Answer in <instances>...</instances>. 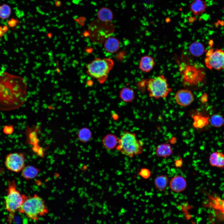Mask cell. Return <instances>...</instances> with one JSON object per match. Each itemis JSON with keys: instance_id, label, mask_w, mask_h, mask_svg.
<instances>
[{"instance_id": "8992f818", "label": "cell", "mask_w": 224, "mask_h": 224, "mask_svg": "<svg viewBox=\"0 0 224 224\" xmlns=\"http://www.w3.org/2000/svg\"><path fill=\"white\" fill-rule=\"evenodd\" d=\"M146 85L149 97L156 99L166 98L172 91L167 79L162 75L149 79Z\"/></svg>"}, {"instance_id": "30bf717a", "label": "cell", "mask_w": 224, "mask_h": 224, "mask_svg": "<svg viewBox=\"0 0 224 224\" xmlns=\"http://www.w3.org/2000/svg\"><path fill=\"white\" fill-rule=\"evenodd\" d=\"M175 99L178 104L185 107L193 102L194 97L191 90L185 88L178 91L175 95Z\"/></svg>"}, {"instance_id": "f546056e", "label": "cell", "mask_w": 224, "mask_h": 224, "mask_svg": "<svg viewBox=\"0 0 224 224\" xmlns=\"http://www.w3.org/2000/svg\"><path fill=\"white\" fill-rule=\"evenodd\" d=\"M33 151L38 156L40 157L44 156V149L41 147L38 146L32 147V148Z\"/></svg>"}, {"instance_id": "9a60e30c", "label": "cell", "mask_w": 224, "mask_h": 224, "mask_svg": "<svg viewBox=\"0 0 224 224\" xmlns=\"http://www.w3.org/2000/svg\"><path fill=\"white\" fill-rule=\"evenodd\" d=\"M120 46L119 41L114 37L110 36L108 37L104 42V47L105 50L110 53H116L119 50Z\"/></svg>"}, {"instance_id": "3957f363", "label": "cell", "mask_w": 224, "mask_h": 224, "mask_svg": "<svg viewBox=\"0 0 224 224\" xmlns=\"http://www.w3.org/2000/svg\"><path fill=\"white\" fill-rule=\"evenodd\" d=\"M18 211L25 214L28 218L35 221H38L40 217L49 212L44 200L36 194L32 197L28 196Z\"/></svg>"}, {"instance_id": "83f0119b", "label": "cell", "mask_w": 224, "mask_h": 224, "mask_svg": "<svg viewBox=\"0 0 224 224\" xmlns=\"http://www.w3.org/2000/svg\"><path fill=\"white\" fill-rule=\"evenodd\" d=\"M11 13V9L10 6L3 4L0 6V18L3 19H6L10 16Z\"/></svg>"}, {"instance_id": "e575fe53", "label": "cell", "mask_w": 224, "mask_h": 224, "mask_svg": "<svg viewBox=\"0 0 224 224\" xmlns=\"http://www.w3.org/2000/svg\"><path fill=\"white\" fill-rule=\"evenodd\" d=\"M48 36L49 37V38L51 37L52 36V34L50 33H49V34H48Z\"/></svg>"}, {"instance_id": "6da1fadb", "label": "cell", "mask_w": 224, "mask_h": 224, "mask_svg": "<svg viewBox=\"0 0 224 224\" xmlns=\"http://www.w3.org/2000/svg\"><path fill=\"white\" fill-rule=\"evenodd\" d=\"M27 89L23 78L0 72V110L10 111L21 107L27 100Z\"/></svg>"}, {"instance_id": "52a82bcc", "label": "cell", "mask_w": 224, "mask_h": 224, "mask_svg": "<svg viewBox=\"0 0 224 224\" xmlns=\"http://www.w3.org/2000/svg\"><path fill=\"white\" fill-rule=\"evenodd\" d=\"M8 185L7 193L5 201V207L10 213H14L18 210L28 196L21 194L16 189L14 180L9 181Z\"/></svg>"}, {"instance_id": "277c9868", "label": "cell", "mask_w": 224, "mask_h": 224, "mask_svg": "<svg viewBox=\"0 0 224 224\" xmlns=\"http://www.w3.org/2000/svg\"><path fill=\"white\" fill-rule=\"evenodd\" d=\"M205 81L204 70L196 65L187 66L181 78L182 84L185 88L191 91L201 88L204 84Z\"/></svg>"}, {"instance_id": "ac0fdd59", "label": "cell", "mask_w": 224, "mask_h": 224, "mask_svg": "<svg viewBox=\"0 0 224 224\" xmlns=\"http://www.w3.org/2000/svg\"><path fill=\"white\" fill-rule=\"evenodd\" d=\"M173 153L171 147L168 143H163L158 145L156 149V154L159 157L166 158L170 156Z\"/></svg>"}, {"instance_id": "e0dca14e", "label": "cell", "mask_w": 224, "mask_h": 224, "mask_svg": "<svg viewBox=\"0 0 224 224\" xmlns=\"http://www.w3.org/2000/svg\"><path fill=\"white\" fill-rule=\"evenodd\" d=\"M210 165L220 168L224 167V154L218 152H214L210 155L209 158Z\"/></svg>"}, {"instance_id": "ba28073f", "label": "cell", "mask_w": 224, "mask_h": 224, "mask_svg": "<svg viewBox=\"0 0 224 224\" xmlns=\"http://www.w3.org/2000/svg\"><path fill=\"white\" fill-rule=\"evenodd\" d=\"M204 63L210 70L224 69V51L221 49H209L206 53Z\"/></svg>"}, {"instance_id": "7a4b0ae2", "label": "cell", "mask_w": 224, "mask_h": 224, "mask_svg": "<svg viewBox=\"0 0 224 224\" xmlns=\"http://www.w3.org/2000/svg\"><path fill=\"white\" fill-rule=\"evenodd\" d=\"M143 142L137 139L134 133L125 131L122 133L118 140L116 149L122 154L133 157L143 153Z\"/></svg>"}, {"instance_id": "d6986e66", "label": "cell", "mask_w": 224, "mask_h": 224, "mask_svg": "<svg viewBox=\"0 0 224 224\" xmlns=\"http://www.w3.org/2000/svg\"><path fill=\"white\" fill-rule=\"evenodd\" d=\"M192 118L194 120L193 125L196 128H202L209 124L210 118L208 116L198 114L194 115Z\"/></svg>"}, {"instance_id": "836d02e7", "label": "cell", "mask_w": 224, "mask_h": 224, "mask_svg": "<svg viewBox=\"0 0 224 224\" xmlns=\"http://www.w3.org/2000/svg\"><path fill=\"white\" fill-rule=\"evenodd\" d=\"M61 2L59 0H57L55 2V5L57 7H59L61 6Z\"/></svg>"}, {"instance_id": "44dd1931", "label": "cell", "mask_w": 224, "mask_h": 224, "mask_svg": "<svg viewBox=\"0 0 224 224\" xmlns=\"http://www.w3.org/2000/svg\"><path fill=\"white\" fill-rule=\"evenodd\" d=\"M98 19L105 22H110L113 18V15L110 9L108 8H101L97 12Z\"/></svg>"}, {"instance_id": "5bb4252c", "label": "cell", "mask_w": 224, "mask_h": 224, "mask_svg": "<svg viewBox=\"0 0 224 224\" xmlns=\"http://www.w3.org/2000/svg\"><path fill=\"white\" fill-rule=\"evenodd\" d=\"M190 10L194 16H198L205 12L207 6L203 0H194L189 5Z\"/></svg>"}, {"instance_id": "484cf974", "label": "cell", "mask_w": 224, "mask_h": 224, "mask_svg": "<svg viewBox=\"0 0 224 224\" xmlns=\"http://www.w3.org/2000/svg\"><path fill=\"white\" fill-rule=\"evenodd\" d=\"M91 134L90 130L87 128H84L80 129L78 133L79 140L82 142H86L91 139Z\"/></svg>"}, {"instance_id": "7402d4cb", "label": "cell", "mask_w": 224, "mask_h": 224, "mask_svg": "<svg viewBox=\"0 0 224 224\" xmlns=\"http://www.w3.org/2000/svg\"><path fill=\"white\" fill-rule=\"evenodd\" d=\"M118 143L117 137L114 135L109 134L105 136L102 140V143L105 148L112 150L116 147Z\"/></svg>"}, {"instance_id": "9c48e42d", "label": "cell", "mask_w": 224, "mask_h": 224, "mask_svg": "<svg viewBox=\"0 0 224 224\" xmlns=\"http://www.w3.org/2000/svg\"><path fill=\"white\" fill-rule=\"evenodd\" d=\"M5 164L7 168L12 171H21L25 166L24 155L22 153H10L5 158Z\"/></svg>"}, {"instance_id": "7c38bea8", "label": "cell", "mask_w": 224, "mask_h": 224, "mask_svg": "<svg viewBox=\"0 0 224 224\" xmlns=\"http://www.w3.org/2000/svg\"><path fill=\"white\" fill-rule=\"evenodd\" d=\"M187 186L186 179L180 175H176L172 177L169 182V187L171 191L177 193L181 192L185 190Z\"/></svg>"}, {"instance_id": "4dcf8cb0", "label": "cell", "mask_w": 224, "mask_h": 224, "mask_svg": "<svg viewBox=\"0 0 224 224\" xmlns=\"http://www.w3.org/2000/svg\"><path fill=\"white\" fill-rule=\"evenodd\" d=\"M14 130V126L12 125H5L3 127V131L6 134H11L13 132Z\"/></svg>"}, {"instance_id": "cb8c5ba5", "label": "cell", "mask_w": 224, "mask_h": 224, "mask_svg": "<svg viewBox=\"0 0 224 224\" xmlns=\"http://www.w3.org/2000/svg\"><path fill=\"white\" fill-rule=\"evenodd\" d=\"M189 50L190 53L193 56L199 57L203 54L205 48L201 42H194L190 45Z\"/></svg>"}, {"instance_id": "4316f807", "label": "cell", "mask_w": 224, "mask_h": 224, "mask_svg": "<svg viewBox=\"0 0 224 224\" xmlns=\"http://www.w3.org/2000/svg\"><path fill=\"white\" fill-rule=\"evenodd\" d=\"M120 92V97L122 100L125 101H129L134 98V92L133 90L129 88H124L121 90Z\"/></svg>"}, {"instance_id": "1f68e13d", "label": "cell", "mask_w": 224, "mask_h": 224, "mask_svg": "<svg viewBox=\"0 0 224 224\" xmlns=\"http://www.w3.org/2000/svg\"><path fill=\"white\" fill-rule=\"evenodd\" d=\"M208 96L206 93H204L202 94L200 97V101L203 105L205 104L208 102Z\"/></svg>"}, {"instance_id": "2e32d148", "label": "cell", "mask_w": 224, "mask_h": 224, "mask_svg": "<svg viewBox=\"0 0 224 224\" xmlns=\"http://www.w3.org/2000/svg\"><path fill=\"white\" fill-rule=\"evenodd\" d=\"M208 201L205 206L211 207L219 210L222 213H224V198L221 199L218 197L208 194Z\"/></svg>"}, {"instance_id": "603a6c76", "label": "cell", "mask_w": 224, "mask_h": 224, "mask_svg": "<svg viewBox=\"0 0 224 224\" xmlns=\"http://www.w3.org/2000/svg\"><path fill=\"white\" fill-rule=\"evenodd\" d=\"M169 181L167 175H159L154 180V185L156 189L159 191H163L166 188Z\"/></svg>"}, {"instance_id": "f1b7e54d", "label": "cell", "mask_w": 224, "mask_h": 224, "mask_svg": "<svg viewBox=\"0 0 224 224\" xmlns=\"http://www.w3.org/2000/svg\"><path fill=\"white\" fill-rule=\"evenodd\" d=\"M138 174L143 178L147 179L151 176V173L149 169L146 168H143L140 170Z\"/></svg>"}, {"instance_id": "5b68a950", "label": "cell", "mask_w": 224, "mask_h": 224, "mask_svg": "<svg viewBox=\"0 0 224 224\" xmlns=\"http://www.w3.org/2000/svg\"><path fill=\"white\" fill-rule=\"evenodd\" d=\"M114 65V62L111 58H97L87 64L86 73L102 83L107 80Z\"/></svg>"}, {"instance_id": "4fadbf2b", "label": "cell", "mask_w": 224, "mask_h": 224, "mask_svg": "<svg viewBox=\"0 0 224 224\" xmlns=\"http://www.w3.org/2000/svg\"><path fill=\"white\" fill-rule=\"evenodd\" d=\"M155 65L156 62L152 57L149 55H145L140 58L139 68L142 72L148 73L153 69Z\"/></svg>"}, {"instance_id": "8fae6325", "label": "cell", "mask_w": 224, "mask_h": 224, "mask_svg": "<svg viewBox=\"0 0 224 224\" xmlns=\"http://www.w3.org/2000/svg\"><path fill=\"white\" fill-rule=\"evenodd\" d=\"M40 127L39 125H36L32 127L27 126L26 128V142L31 145L32 147L39 145L40 140L38 137V134Z\"/></svg>"}, {"instance_id": "d4e9b609", "label": "cell", "mask_w": 224, "mask_h": 224, "mask_svg": "<svg viewBox=\"0 0 224 224\" xmlns=\"http://www.w3.org/2000/svg\"><path fill=\"white\" fill-rule=\"evenodd\" d=\"M209 124L213 127L221 128L224 125V117L219 114H213L209 119Z\"/></svg>"}, {"instance_id": "ffe728a7", "label": "cell", "mask_w": 224, "mask_h": 224, "mask_svg": "<svg viewBox=\"0 0 224 224\" xmlns=\"http://www.w3.org/2000/svg\"><path fill=\"white\" fill-rule=\"evenodd\" d=\"M40 172V170L33 166H25L21 171L22 177L27 180L33 179L36 177Z\"/></svg>"}, {"instance_id": "d6a6232c", "label": "cell", "mask_w": 224, "mask_h": 224, "mask_svg": "<svg viewBox=\"0 0 224 224\" xmlns=\"http://www.w3.org/2000/svg\"><path fill=\"white\" fill-rule=\"evenodd\" d=\"M183 161L181 159L175 161V165L176 167H180L182 166Z\"/></svg>"}]
</instances>
